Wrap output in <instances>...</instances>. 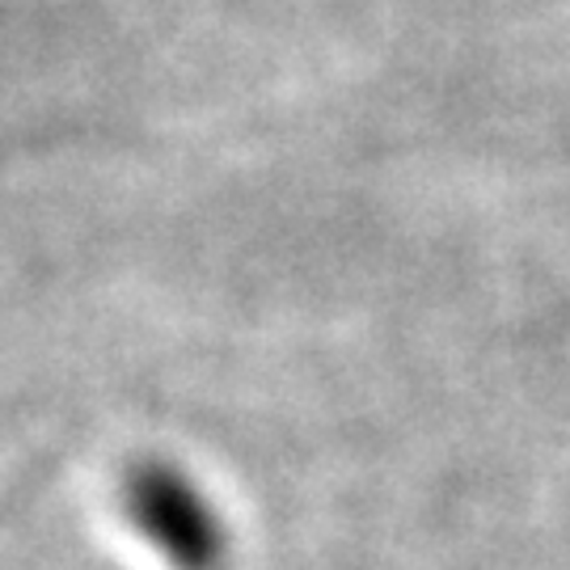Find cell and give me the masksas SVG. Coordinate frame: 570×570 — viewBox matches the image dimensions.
I'll list each match as a JSON object with an SVG mask.
<instances>
[{
    "instance_id": "obj_1",
    "label": "cell",
    "mask_w": 570,
    "mask_h": 570,
    "mask_svg": "<svg viewBox=\"0 0 570 570\" xmlns=\"http://www.w3.org/2000/svg\"><path fill=\"white\" fill-rule=\"evenodd\" d=\"M122 511L174 570H225V515L183 465L161 456L136 461L122 473Z\"/></svg>"
}]
</instances>
